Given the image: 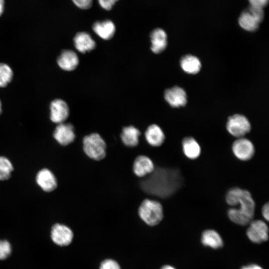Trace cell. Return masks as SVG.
Returning <instances> with one entry per match:
<instances>
[{
    "instance_id": "obj_1",
    "label": "cell",
    "mask_w": 269,
    "mask_h": 269,
    "mask_svg": "<svg viewBox=\"0 0 269 269\" xmlns=\"http://www.w3.org/2000/svg\"><path fill=\"white\" fill-rule=\"evenodd\" d=\"M181 183L182 178L177 169L158 167L143 177L140 186L147 194L166 198L172 195Z\"/></svg>"
},
{
    "instance_id": "obj_2",
    "label": "cell",
    "mask_w": 269,
    "mask_h": 269,
    "mask_svg": "<svg viewBox=\"0 0 269 269\" xmlns=\"http://www.w3.org/2000/svg\"><path fill=\"white\" fill-rule=\"evenodd\" d=\"M227 203L232 207L228 210V216L233 223L246 226L253 220L255 202L250 192L235 187L230 189L226 195Z\"/></svg>"
},
{
    "instance_id": "obj_3",
    "label": "cell",
    "mask_w": 269,
    "mask_h": 269,
    "mask_svg": "<svg viewBox=\"0 0 269 269\" xmlns=\"http://www.w3.org/2000/svg\"><path fill=\"white\" fill-rule=\"evenodd\" d=\"M138 214L144 222L151 226L157 225L163 218V210L161 203L149 199H145L141 202Z\"/></svg>"
},
{
    "instance_id": "obj_4",
    "label": "cell",
    "mask_w": 269,
    "mask_h": 269,
    "mask_svg": "<svg viewBox=\"0 0 269 269\" xmlns=\"http://www.w3.org/2000/svg\"><path fill=\"white\" fill-rule=\"evenodd\" d=\"M83 149L90 158L99 161L106 155L107 145L105 141L98 133H92L83 139Z\"/></svg>"
},
{
    "instance_id": "obj_5",
    "label": "cell",
    "mask_w": 269,
    "mask_h": 269,
    "mask_svg": "<svg viewBox=\"0 0 269 269\" xmlns=\"http://www.w3.org/2000/svg\"><path fill=\"white\" fill-rule=\"evenodd\" d=\"M264 18L263 8L250 6L240 14L238 22L244 30L253 32L256 31Z\"/></svg>"
},
{
    "instance_id": "obj_6",
    "label": "cell",
    "mask_w": 269,
    "mask_h": 269,
    "mask_svg": "<svg viewBox=\"0 0 269 269\" xmlns=\"http://www.w3.org/2000/svg\"><path fill=\"white\" fill-rule=\"evenodd\" d=\"M226 129L232 135L239 138L244 137L250 132L251 126L245 116L235 114L228 118Z\"/></svg>"
},
{
    "instance_id": "obj_7",
    "label": "cell",
    "mask_w": 269,
    "mask_h": 269,
    "mask_svg": "<svg viewBox=\"0 0 269 269\" xmlns=\"http://www.w3.org/2000/svg\"><path fill=\"white\" fill-rule=\"evenodd\" d=\"M247 230V236L254 243L261 244L268 241L269 228L267 224L261 220H252Z\"/></svg>"
},
{
    "instance_id": "obj_8",
    "label": "cell",
    "mask_w": 269,
    "mask_h": 269,
    "mask_svg": "<svg viewBox=\"0 0 269 269\" xmlns=\"http://www.w3.org/2000/svg\"><path fill=\"white\" fill-rule=\"evenodd\" d=\"M232 150L235 156L242 161L251 159L255 154V147L251 140L244 137L237 138L233 143Z\"/></svg>"
},
{
    "instance_id": "obj_9",
    "label": "cell",
    "mask_w": 269,
    "mask_h": 269,
    "mask_svg": "<svg viewBox=\"0 0 269 269\" xmlns=\"http://www.w3.org/2000/svg\"><path fill=\"white\" fill-rule=\"evenodd\" d=\"M50 237L52 241L59 246H66L72 241L73 233L67 226L56 223L51 229Z\"/></svg>"
},
{
    "instance_id": "obj_10",
    "label": "cell",
    "mask_w": 269,
    "mask_h": 269,
    "mask_svg": "<svg viewBox=\"0 0 269 269\" xmlns=\"http://www.w3.org/2000/svg\"><path fill=\"white\" fill-rule=\"evenodd\" d=\"M53 136L60 145H68L73 142L76 138L74 128L70 123L57 124L53 131Z\"/></svg>"
},
{
    "instance_id": "obj_11",
    "label": "cell",
    "mask_w": 269,
    "mask_h": 269,
    "mask_svg": "<svg viewBox=\"0 0 269 269\" xmlns=\"http://www.w3.org/2000/svg\"><path fill=\"white\" fill-rule=\"evenodd\" d=\"M37 185L45 192H51L58 186V181L53 172L49 169L43 168L39 170L35 176Z\"/></svg>"
},
{
    "instance_id": "obj_12",
    "label": "cell",
    "mask_w": 269,
    "mask_h": 269,
    "mask_svg": "<svg viewBox=\"0 0 269 269\" xmlns=\"http://www.w3.org/2000/svg\"><path fill=\"white\" fill-rule=\"evenodd\" d=\"M50 109V119L52 122L57 124L64 123L69 115L68 105L61 99H55L52 101Z\"/></svg>"
},
{
    "instance_id": "obj_13",
    "label": "cell",
    "mask_w": 269,
    "mask_h": 269,
    "mask_svg": "<svg viewBox=\"0 0 269 269\" xmlns=\"http://www.w3.org/2000/svg\"><path fill=\"white\" fill-rule=\"evenodd\" d=\"M164 97L170 106L173 108L184 106L187 103L186 92L178 86L166 89L164 92Z\"/></svg>"
},
{
    "instance_id": "obj_14",
    "label": "cell",
    "mask_w": 269,
    "mask_h": 269,
    "mask_svg": "<svg viewBox=\"0 0 269 269\" xmlns=\"http://www.w3.org/2000/svg\"><path fill=\"white\" fill-rule=\"evenodd\" d=\"M155 167L152 160L148 156L140 155L137 156L133 163L134 173L139 177L143 178L153 172Z\"/></svg>"
},
{
    "instance_id": "obj_15",
    "label": "cell",
    "mask_w": 269,
    "mask_h": 269,
    "mask_svg": "<svg viewBox=\"0 0 269 269\" xmlns=\"http://www.w3.org/2000/svg\"><path fill=\"white\" fill-rule=\"evenodd\" d=\"M57 62L62 69L70 71L75 69L78 65L79 58L73 50H64L58 56Z\"/></svg>"
},
{
    "instance_id": "obj_16",
    "label": "cell",
    "mask_w": 269,
    "mask_h": 269,
    "mask_svg": "<svg viewBox=\"0 0 269 269\" xmlns=\"http://www.w3.org/2000/svg\"><path fill=\"white\" fill-rule=\"evenodd\" d=\"M151 51L158 54L164 51L167 44V34L165 31L159 28L153 29L150 34Z\"/></svg>"
},
{
    "instance_id": "obj_17",
    "label": "cell",
    "mask_w": 269,
    "mask_h": 269,
    "mask_svg": "<svg viewBox=\"0 0 269 269\" xmlns=\"http://www.w3.org/2000/svg\"><path fill=\"white\" fill-rule=\"evenodd\" d=\"M144 136L147 142L153 147L161 145L165 138L162 129L155 124H152L147 127L144 133Z\"/></svg>"
},
{
    "instance_id": "obj_18",
    "label": "cell",
    "mask_w": 269,
    "mask_h": 269,
    "mask_svg": "<svg viewBox=\"0 0 269 269\" xmlns=\"http://www.w3.org/2000/svg\"><path fill=\"white\" fill-rule=\"evenodd\" d=\"M76 49L81 53L90 51L96 47V42L91 35L86 32L77 33L74 38Z\"/></svg>"
},
{
    "instance_id": "obj_19",
    "label": "cell",
    "mask_w": 269,
    "mask_h": 269,
    "mask_svg": "<svg viewBox=\"0 0 269 269\" xmlns=\"http://www.w3.org/2000/svg\"><path fill=\"white\" fill-rule=\"evenodd\" d=\"M93 30L101 38L109 40L114 35L116 27L112 21L107 19L95 22L93 25Z\"/></svg>"
},
{
    "instance_id": "obj_20",
    "label": "cell",
    "mask_w": 269,
    "mask_h": 269,
    "mask_svg": "<svg viewBox=\"0 0 269 269\" xmlns=\"http://www.w3.org/2000/svg\"><path fill=\"white\" fill-rule=\"evenodd\" d=\"M140 134L137 128L134 126H129L123 128L120 137L125 145L134 147L138 145Z\"/></svg>"
},
{
    "instance_id": "obj_21",
    "label": "cell",
    "mask_w": 269,
    "mask_h": 269,
    "mask_svg": "<svg viewBox=\"0 0 269 269\" xmlns=\"http://www.w3.org/2000/svg\"><path fill=\"white\" fill-rule=\"evenodd\" d=\"M182 146L184 155L190 159L197 158L201 154L200 146L193 137H184L182 141Z\"/></svg>"
},
{
    "instance_id": "obj_22",
    "label": "cell",
    "mask_w": 269,
    "mask_h": 269,
    "mask_svg": "<svg viewBox=\"0 0 269 269\" xmlns=\"http://www.w3.org/2000/svg\"><path fill=\"white\" fill-rule=\"evenodd\" d=\"M201 243L206 247L218 249L223 246V241L220 234L215 230L208 229L202 234Z\"/></svg>"
},
{
    "instance_id": "obj_23",
    "label": "cell",
    "mask_w": 269,
    "mask_h": 269,
    "mask_svg": "<svg viewBox=\"0 0 269 269\" xmlns=\"http://www.w3.org/2000/svg\"><path fill=\"white\" fill-rule=\"evenodd\" d=\"M180 64L181 68L184 72L191 74L198 73L201 67V64L198 58L190 54L182 57Z\"/></svg>"
},
{
    "instance_id": "obj_24",
    "label": "cell",
    "mask_w": 269,
    "mask_h": 269,
    "mask_svg": "<svg viewBox=\"0 0 269 269\" xmlns=\"http://www.w3.org/2000/svg\"><path fill=\"white\" fill-rule=\"evenodd\" d=\"M13 170L11 161L6 156H0V181L9 179Z\"/></svg>"
},
{
    "instance_id": "obj_25",
    "label": "cell",
    "mask_w": 269,
    "mask_h": 269,
    "mask_svg": "<svg viewBox=\"0 0 269 269\" xmlns=\"http://www.w3.org/2000/svg\"><path fill=\"white\" fill-rule=\"evenodd\" d=\"M13 77V72L6 64L0 63V87H4L10 83Z\"/></svg>"
},
{
    "instance_id": "obj_26",
    "label": "cell",
    "mask_w": 269,
    "mask_h": 269,
    "mask_svg": "<svg viewBox=\"0 0 269 269\" xmlns=\"http://www.w3.org/2000/svg\"><path fill=\"white\" fill-rule=\"evenodd\" d=\"M11 251V244L8 241L0 239V260H4L8 258Z\"/></svg>"
},
{
    "instance_id": "obj_27",
    "label": "cell",
    "mask_w": 269,
    "mask_h": 269,
    "mask_svg": "<svg viewBox=\"0 0 269 269\" xmlns=\"http://www.w3.org/2000/svg\"><path fill=\"white\" fill-rule=\"evenodd\" d=\"M100 269H121L119 264L112 259H106L102 261Z\"/></svg>"
},
{
    "instance_id": "obj_28",
    "label": "cell",
    "mask_w": 269,
    "mask_h": 269,
    "mask_svg": "<svg viewBox=\"0 0 269 269\" xmlns=\"http://www.w3.org/2000/svg\"><path fill=\"white\" fill-rule=\"evenodd\" d=\"M79 8L83 9H88L92 5L93 0H72Z\"/></svg>"
},
{
    "instance_id": "obj_29",
    "label": "cell",
    "mask_w": 269,
    "mask_h": 269,
    "mask_svg": "<svg viewBox=\"0 0 269 269\" xmlns=\"http://www.w3.org/2000/svg\"><path fill=\"white\" fill-rule=\"evenodd\" d=\"M118 0H98L100 5L104 9L109 10L112 8Z\"/></svg>"
},
{
    "instance_id": "obj_30",
    "label": "cell",
    "mask_w": 269,
    "mask_h": 269,
    "mask_svg": "<svg viewBox=\"0 0 269 269\" xmlns=\"http://www.w3.org/2000/svg\"><path fill=\"white\" fill-rule=\"evenodd\" d=\"M250 5L264 8L269 2V0H249Z\"/></svg>"
},
{
    "instance_id": "obj_31",
    "label": "cell",
    "mask_w": 269,
    "mask_h": 269,
    "mask_svg": "<svg viewBox=\"0 0 269 269\" xmlns=\"http://www.w3.org/2000/svg\"><path fill=\"white\" fill-rule=\"evenodd\" d=\"M262 215L266 220L267 221H269V204L267 202L265 203L262 208Z\"/></svg>"
},
{
    "instance_id": "obj_32",
    "label": "cell",
    "mask_w": 269,
    "mask_h": 269,
    "mask_svg": "<svg viewBox=\"0 0 269 269\" xmlns=\"http://www.w3.org/2000/svg\"><path fill=\"white\" fill-rule=\"evenodd\" d=\"M241 269H263V268L257 264H251L244 266Z\"/></svg>"
},
{
    "instance_id": "obj_33",
    "label": "cell",
    "mask_w": 269,
    "mask_h": 269,
    "mask_svg": "<svg viewBox=\"0 0 269 269\" xmlns=\"http://www.w3.org/2000/svg\"><path fill=\"white\" fill-rule=\"evenodd\" d=\"M4 8V0H0V16L2 14Z\"/></svg>"
},
{
    "instance_id": "obj_34",
    "label": "cell",
    "mask_w": 269,
    "mask_h": 269,
    "mask_svg": "<svg viewBox=\"0 0 269 269\" xmlns=\"http://www.w3.org/2000/svg\"><path fill=\"white\" fill-rule=\"evenodd\" d=\"M160 269H176L170 265H164Z\"/></svg>"
},
{
    "instance_id": "obj_35",
    "label": "cell",
    "mask_w": 269,
    "mask_h": 269,
    "mask_svg": "<svg viewBox=\"0 0 269 269\" xmlns=\"http://www.w3.org/2000/svg\"><path fill=\"white\" fill-rule=\"evenodd\" d=\"M1 111H2V109H1V102L0 101V115L1 113Z\"/></svg>"
}]
</instances>
